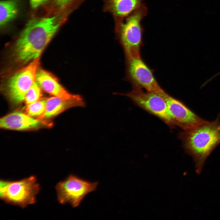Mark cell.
Listing matches in <instances>:
<instances>
[{"label":"cell","instance_id":"cell-1","mask_svg":"<svg viewBox=\"0 0 220 220\" xmlns=\"http://www.w3.org/2000/svg\"><path fill=\"white\" fill-rule=\"evenodd\" d=\"M63 18L57 15L29 20L14 46L15 62L24 64L39 57L61 26Z\"/></svg>","mask_w":220,"mask_h":220},{"label":"cell","instance_id":"cell-2","mask_svg":"<svg viewBox=\"0 0 220 220\" xmlns=\"http://www.w3.org/2000/svg\"><path fill=\"white\" fill-rule=\"evenodd\" d=\"M220 114L214 120L183 130L179 137L186 153L193 158L196 172L201 173L205 161L220 143Z\"/></svg>","mask_w":220,"mask_h":220},{"label":"cell","instance_id":"cell-3","mask_svg":"<svg viewBox=\"0 0 220 220\" xmlns=\"http://www.w3.org/2000/svg\"><path fill=\"white\" fill-rule=\"evenodd\" d=\"M147 12L143 4L126 17L115 20V31L126 58L141 57V49L143 44L141 22Z\"/></svg>","mask_w":220,"mask_h":220},{"label":"cell","instance_id":"cell-4","mask_svg":"<svg viewBox=\"0 0 220 220\" xmlns=\"http://www.w3.org/2000/svg\"><path fill=\"white\" fill-rule=\"evenodd\" d=\"M39 190L36 178L33 176L19 181H0L1 198L23 208L35 202Z\"/></svg>","mask_w":220,"mask_h":220},{"label":"cell","instance_id":"cell-5","mask_svg":"<svg viewBox=\"0 0 220 220\" xmlns=\"http://www.w3.org/2000/svg\"><path fill=\"white\" fill-rule=\"evenodd\" d=\"M124 95L139 107L160 119L171 128L176 126L165 100L159 94L133 87L131 91Z\"/></svg>","mask_w":220,"mask_h":220},{"label":"cell","instance_id":"cell-6","mask_svg":"<svg viewBox=\"0 0 220 220\" xmlns=\"http://www.w3.org/2000/svg\"><path fill=\"white\" fill-rule=\"evenodd\" d=\"M39 64V57L10 76L5 85V92L13 103L18 104L24 101L26 94L36 81Z\"/></svg>","mask_w":220,"mask_h":220},{"label":"cell","instance_id":"cell-7","mask_svg":"<svg viewBox=\"0 0 220 220\" xmlns=\"http://www.w3.org/2000/svg\"><path fill=\"white\" fill-rule=\"evenodd\" d=\"M98 185L97 182H91L70 174L56 186L58 200L61 204H69L77 207L87 195L96 190Z\"/></svg>","mask_w":220,"mask_h":220},{"label":"cell","instance_id":"cell-8","mask_svg":"<svg viewBox=\"0 0 220 220\" xmlns=\"http://www.w3.org/2000/svg\"><path fill=\"white\" fill-rule=\"evenodd\" d=\"M126 58L127 77L133 87L160 95L165 92L156 80L153 71L141 57Z\"/></svg>","mask_w":220,"mask_h":220},{"label":"cell","instance_id":"cell-9","mask_svg":"<svg viewBox=\"0 0 220 220\" xmlns=\"http://www.w3.org/2000/svg\"><path fill=\"white\" fill-rule=\"evenodd\" d=\"M161 95L166 103L175 126L183 130L190 129L206 121L196 115L183 103L166 92Z\"/></svg>","mask_w":220,"mask_h":220},{"label":"cell","instance_id":"cell-10","mask_svg":"<svg viewBox=\"0 0 220 220\" xmlns=\"http://www.w3.org/2000/svg\"><path fill=\"white\" fill-rule=\"evenodd\" d=\"M85 103L81 97L75 95L72 98L65 99L55 96L46 99L44 112L37 119L46 123V121L60 114L71 108L83 107Z\"/></svg>","mask_w":220,"mask_h":220},{"label":"cell","instance_id":"cell-11","mask_svg":"<svg viewBox=\"0 0 220 220\" xmlns=\"http://www.w3.org/2000/svg\"><path fill=\"white\" fill-rule=\"evenodd\" d=\"M48 125L26 113L19 112L10 113L1 118L0 127L3 129L16 130H24L39 128Z\"/></svg>","mask_w":220,"mask_h":220},{"label":"cell","instance_id":"cell-12","mask_svg":"<svg viewBox=\"0 0 220 220\" xmlns=\"http://www.w3.org/2000/svg\"><path fill=\"white\" fill-rule=\"evenodd\" d=\"M36 81L42 90L53 96L68 99L75 95L69 92L61 85L56 78L44 70H38Z\"/></svg>","mask_w":220,"mask_h":220},{"label":"cell","instance_id":"cell-13","mask_svg":"<svg viewBox=\"0 0 220 220\" xmlns=\"http://www.w3.org/2000/svg\"><path fill=\"white\" fill-rule=\"evenodd\" d=\"M103 10L111 14L114 20L128 16L144 4V0H102Z\"/></svg>","mask_w":220,"mask_h":220},{"label":"cell","instance_id":"cell-14","mask_svg":"<svg viewBox=\"0 0 220 220\" xmlns=\"http://www.w3.org/2000/svg\"><path fill=\"white\" fill-rule=\"evenodd\" d=\"M19 0L1 1L0 3V25L3 27L15 19L20 10Z\"/></svg>","mask_w":220,"mask_h":220},{"label":"cell","instance_id":"cell-15","mask_svg":"<svg viewBox=\"0 0 220 220\" xmlns=\"http://www.w3.org/2000/svg\"><path fill=\"white\" fill-rule=\"evenodd\" d=\"M46 105V99H41L36 102L27 105L25 108V113L31 117H38L44 112Z\"/></svg>","mask_w":220,"mask_h":220},{"label":"cell","instance_id":"cell-16","mask_svg":"<svg viewBox=\"0 0 220 220\" xmlns=\"http://www.w3.org/2000/svg\"><path fill=\"white\" fill-rule=\"evenodd\" d=\"M42 90L38 83L35 81L26 94L24 100L25 103L28 105L41 99Z\"/></svg>","mask_w":220,"mask_h":220},{"label":"cell","instance_id":"cell-17","mask_svg":"<svg viewBox=\"0 0 220 220\" xmlns=\"http://www.w3.org/2000/svg\"><path fill=\"white\" fill-rule=\"evenodd\" d=\"M77 0H53L55 5L59 9L63 10L71 6Z\"/></svg>","mask_w":220,"mask_h":220},{"label":"cell","instance_id":"cell-18","mask_svg":"<svg viewBox=\"0 0 220 220\" xmlns=\"http://www.w3.org/2000/svg\"><path fill=\"white\" fill-rule=\"evenodd\" d=\"M49 0H29L31 8L36 9L47 2Z\"/></svg>","mask_w":220,"mask_h":220}]
</instances>
